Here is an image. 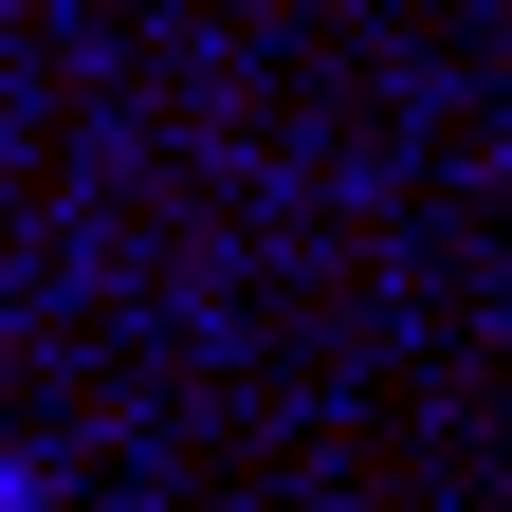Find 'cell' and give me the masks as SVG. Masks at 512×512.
Segmentation results:
<instances>
[{
	"instance_id": "6da1fadb",
	"label": "cell",
	"mask_w": 512,
	"mask_h": 512,
	"mask_svg": "<svg viewBox=\"0 0 512 512\" xmlns=\"http://www.w3.org/2000/svg\"><path fill=\"white\" fill-rule=\"evenodd\" d=\"M0 512H55V476H37V458H19V439H0Z\"/></svg>"
}]
</instances>
